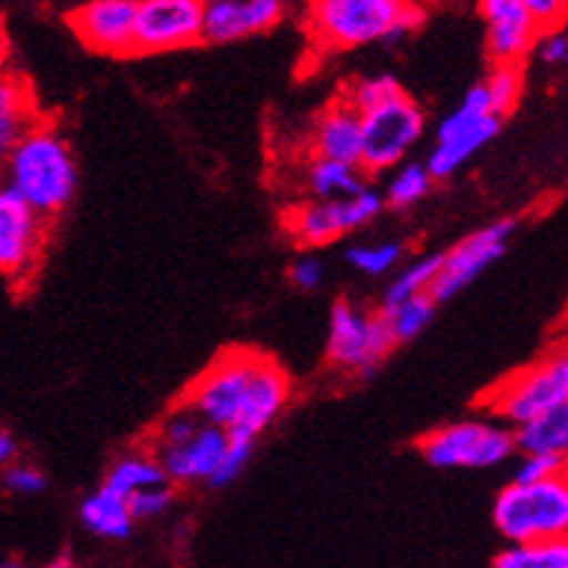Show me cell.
I'll return each instance as SVG.
<instances>
[{
    "instance_id": "cell-1",
    "label": "cell",
    "mask_w": 568,
    "mask_h": 568,
    "mask_svg": "<svg viewBox=\"0 0 568 568\" xmlns=\"http://www.w3.org/2000/svg\"><path fill=\"white\" fill-rule=\"evenodd\" d=\"M291 400V377L276 359L253 348H230L186 389V406L201 424L224 429L230 442L255 444Z\"/></svg>"
},
{
    "instance_id": "cell-2",
    "label": "cell",
    "mask_w": 568,
    "mask_h": 568,
    "mask_svg": "<svg viewBox=\"0 0 568 568\" xmlns=\"http://www.w3.org/2000/svg\"><path fill=\"white\" fill-rule=\"evenodd\" d=\"M75 186L79 172L73 149L50 120L32 128L0 165V189L44 221L68 210Z\"/></svg>"
},
{
    "instance_id": "cell-3",
    "label": "cell",
    "mask_w": 568,
    "mask_h": 568,
    "mask_svg": "<svg viewBox=\"0 0 568 568\" xmlns=\"http://www.w3.org/2000/svg\"><path fill=\"white\" fill-rule=\"evenodd\" d=\"M424 23V9L400 0H320L307 7V32L320 50L395 44Z\"/></svg>"
},
{
    "instance_id": "cell-4",
    "label": "cell",
    "mask_w": 568,
    "mask_h": 568,
    "mask_svg": "<svg viewBox=\"0 0 568 568\" xmlns=\"http://www.w3.org/2000/svg\"><path fill=\"white\" fill-rule=\"evenodd\" d=\"M494 525L510 546L566 539L568 479L562 476L537 485H505L494 501Z\"/></svg>"
},
{
    "instance_id": "cell-5",
    "label": "cell",
    "mask_w": 568,
    "mask_h": 568,
    "mask_svg": "<svg viewBox=\"0 0 568 568\" xmlns=\"http://www.w3.org/2000/svg\"><path fill=\"white\" fill-rule=\"evenodd\" d=\"M557 406H568L566 348H557L531 366L508 374L481 397V409L490 412V418L501 426H523Z\"/></svg>"
},
{
    "instance_id": "cell-6",
    "label": "cell",
    "mask_w": 568,
    "mask_h": 568,
    "mask_svg": "<svg viewBox=\"0 0 568 568\" xmlns=\"http://www.w3.org/2000/svg\"><path fill=\"white\" fill-rule=\"evenodd\" d=\"M420 456L442 470H481L514 456V429L494 418H464L426 433L418 442Z\"/></svg>"
},
{
    "instance_id": "cell-7",
    "label": "cell",
    "mask_w": 568,
    "mask_h": 568,
    "mask_svg": "<svg viewBox=\"0 0 568 568\" xmlns=\"http://www.w3.org/2000/svg\"><path fill=\"white\" fill-rule=\"evenodd\" d=\"M424 111L409 93L389 99L386 105L359 116V163L366 174L392 172L406 163V154L424 134Z\"/></svg>"
},
{
    "instance_id": "cell-8",
    "label": "cell",
    "mask_w": 568,
    "mask_h": 568,
    "mask_svg": "<svg viewBox=\"0 0 568 568\" xmlns=\"http://www.w3.org/2000/svg\"><path fill=\"white\" fill-rule=\"evenodd\" d=\"M499 131L501 120L494 116V111H490L485 88H481V84H473V88L464 93L462 102H458L456 111L449 113V116H444L442 125H438L435 145L424 163L429 178H433V183L435 180L453 178V174H456L473 154H479Z\"/></svg>"
},
{
    "instance_id": "cell-9",
    "label": "cell",
    "mask_w": 568,
    "mask_h": 568,
    "mask_svg": "<svg viewBox=\"0 0 568 568\" xmlns=\"http://www.w3.org/2000/svg\"><path fill=\"white\" fill-rule=\"evenodd\" d=\"M395 348L386 316L377 311L354 305L352 300H339L331 311L328 325V363L339 372L368 377Z\"/></svg>"
},
{
    "instance_id": "cell-10",
    "label": "cell",
    "mask_w": 568,
    "mask_h": 568,
    "mask_svg": "<svg viewBox=\"0 0 568 568\" xmlns=\"http://www.w3.org/2000/svg\"><path fill=\"white\" fill-rule=\"evenodd\" d=\"M383 197L377 189H363L348 201H307L284 212V230L300 247H325L381 215Z\"/></svg>"
},
{
    "instance_id": "cell-11",
    "label": "cell",
    "mask_w": 568,
    "mask_h": 568,
    "mask_svg": "<svg viewBox=\"0 0 568 568\" xmlns=\"http://www.w3.org/2000/svg\"><path fill=\"white\" fill-rule=\"evenodd\" d=\"M201 0H140L134 18V55H158L201 44Z\"/></svg>"
},
{
    "instance_id": "cell-12",
    "label": "cell",
    "mask_w": 568,
    "mask_h": 568,
    "mask_svg": "<svg viewBox=\"0 0 568 568\" xmlns=\"http://www.w3.org/2000/svg\"><path fill=\"white\" fill-rule=\"evenodd\" d=\"M514 230L516 221H496V224L481 226L464 241H458L449 253H442V270L429 287V300L442 305V302L453 300L456 293H462L467 284L476 282L508 250Z\"/></svg>"
},
{
    "instance_id": "cell-13",
    "label": "cell",
    "mask_w": 568,
    "mask_h": 568,
    "mask_svg": "<svg viewBox=\"0 0 568 568\" xmlns=\"http://www.w3.org/2000/svg\"><path fill=\"white\" fill-rule=\"evenodd\" d=\"M50 221L0 189V276L27 284L44 258Z\"/></svg>"
},
{
    "instance_id": "cell-14",
    "label": "cell",
    "mask_w": 568,
    "mask_h": 568,
    "mask_svg": "<svg viewBox=\"0 0 568 568\" xmlns=\"http://www.w3.org/2000/svg\"><path fill=\"white\" fill-rule=\"evenodd\" d=\"M136 0H90L68 16L70 30L88 50L102 55H134Z\"/></svg>"
},
{
    "instance_id": "cell-15",
    "label": "cell",
    "mask_w": 568,
    "mask_h": 568,
    "mask_svg": "<svg viewBox=\"0 0 568 568\" xmlns=\"http://www.w3.org/2000/svg\"><path fill=\"white\" fill-rule=\"evenodd\" d=\"M284 7L278 0H210L203 3L201 44H232L264 36L278 27Z\"/></svg>"
},
{
    "instance_id": "cell-16",
    "label": "cell",
    "mask_w": 568,
    "mask_h": 568,
    "mask_svg": "<svg viewBox=\"0 0 568 568\" xmlns=\"http://www.w3.org/2000/svg\"><path fill=\"white\" fill-rule=\"evenodd\" d=\"M481 18L487 30V53L494 64H523L537 44V23L525 0H485Z\"/></svg>"
},
{
    "instance_id": "cell-17",
    "label": "cell",
    "mask_w": 568,
    "mask_h": 568,
    "mask_svg": "<svg viewBox=\"0 0 568 568\" xmlns=\"http://www.w3.org/2000/svg\"><path fill=\"white\" fill-rule=\"evenodd\" d=\"M226 447H230V438H226L224 429L201 424L189 442L178 444V447L160 449V453H151V456L158 458L165 473V481L172 487L195 485V481H206L210 485L217 464L224 458Z\"/></svg>"
},
{
    "instance_id": "cell-18",
    "label": "cell",
    "mask_w": 568,
    "mask_h": 568,
    "mask_svg": "<svg viewBox=\"0 0 568 568\" xmlns=\"http://www.w3.org/2000/svg\"><path fill=\"white\" fill-rule=\"evenodd\" d=\"M44 120L30 79L16 70L0 73V165L7 163L18 142Z\"/></svg>"
},
{
    "instance_id": "cell-19",
    "label": "cell",
    "mask_w": 568,
    "mask_h": 568,
    "mask_svg": "<svg viewBox=\"0 0 568 568\" xmlns=\"http://www.w3.org/2000/svg\"><path fill=\"white\" fill-rule=\"evenodd\" d=\"M311 154L314 160H331V163H359V116L343 99H334L316 116L311 131Z\"/></svg>"
},
{
    "instance_id": "cell-20",
    "label": "cell",
    "mask_w": 568,
    "mask_h": 568,
    "mask_svg": "<svg viewBox=\"0 0 568 568\" xmlns=\"http://www.w3.org/2000/svg\"><path fill=\"white\" fill-rule=\"evenodd\" d=\"M514 447L523 456H566L568 453V406L539 415L514 429Z\"/></svg>"
},
{
    "instance_id": "cell-21",
    "label": "cell",
    "mask_w": 568,
    "mask_h": 568,
    "mask_svg": "<svg viewBox=\"0 0 568 568\" xmlns=\"http://www.w3.org/2000/svg\"><path fill=\"white\" fill-rule=\"evenodd\" d=\"M79 519L90 534L102 539H125L134 528V516L128 510V499L111 494L108 487H99L79 508Z\"/></svg>"
},
{
    "instance_id": "cell-22",
    "label": "cell",
    "mask_w": 568,
    "mask_h": 568,
    "mask_svg": "<svg viewBox=\"0 0 568 568\" xmlns=\"http://www.w3.org/2000/svg\"><path fill=\"white\" fill-rule=\"evenodd\" d=\"M158 485H169V481H165V473L158 458L145 449V453H128L120 462H113L102 487H108L111 494L122 496V499H131L140 490Z\"/></svg>"
},
{
    "instance_id": "cell-23",
    "label": "cell",
    "mask_w": 568,
    "mask_h": 568,
    "mask_svg": "<svg viewBox=\"0 0 568 568\" xmlns=\"http://www.w3.org/2000/svg\"><path fill=\"white\" fill-rule=\"evenodd\" d=\"M307 189L314 201H348L366 189V180L357 165L331 163V160H311L307 165Z\"/></svg>"
},
{
    "instance_id": "cell-24",
    "label": "cell",
    "mask_w": 568,
    "mask_h": 568,
    "mask_svg": "<svg viewBox=\"0 0 568 568\" xmlns=\"http://www.w3.org/2000/svg\"><path fill=\"white\" fill-rule=\"evenodd\" d=\"M433 189V178L426 172V165L412 160V163H400L397 169H392L389 180H386V189L381 192L383 206H392V210H409L415 203L424 201Z\"/></svg>"
},
{
    "instance_id": "cell-25",
    "label": "cell",
    "mask_w": 568,
    "mask_h": 568,
    "mask_svg": "<svg viewBox=\"0 0 568 568\" xmlns=\"http://www.w3.org/2000/svg\"><path fill=\"white\" fill-rule=\"evenodd\" d=\"M438 270H442V253L424 255V258H418V262L409 264L406 270H400L395 282L386 287L381 311H389V307L400 305V302L418 300V296H429V287H433Z\"/></svg>"
},
{
    "instance_id": "cell-26",
    "label": "cell",
    "mask_w": 568,
    "mask_h": 568,
    "mask_svg": "<svg viewBox=\"0 0 568 568\" xmlns=\"http://www.w3.org/2000/svg\"><path fill=\"white\" fill-rule=\"evenodd\" d=\"M494 568H568V539L508 546L496 557Z\"/></svg>"
},
{
    "instance_id": "cell-27",
    "label": "cell",
    "mask_w": 568,
    "mask_h": 568,
    "mask_svg": "<svg viewBox=\"0 0 568 568\" xmlns=\"http://www.w3.org/2000/svg\"><path fill=\"white\" fill-rule=\"evenodd\" d=\"M479 84L485 88L494 116L505 120V116L519 105V99H523L525 68L523 64H494L485 82Z\"/></svg>"
},
{
    "instance_id": "cell-28",
    "label": "cell",
    "mask_w": 568,
    "mask_h": 568,
    "mask_svg": "<svg viewBox=\"0 0 568 568\" xmlns=\"http://www.w3.org/2000/svg\"><path fill=\"white\" fill-rule=\"evenodd\" d=\"M386 316V325L392 331V339L397 343H409L420 334V331L433 322L435 302L429 296H418V300L400 302V305L389 307V311H381Z\"/></svg>"
},
{
    "instance_id": "cell-29",
    "label": "cell",
    "mask_w": 568,
    "mask_h": 568,
    "mask_svg": "<svg viewBox=\"0 0 568 568\" xmlns=\"http://www.w3.org/2000/svg\"><path fill=\"white\" fill-rule=\"evenodd\" d=\"M400 93H404V88H400V82H397L395 75H372V79H357V82L348 84L339 99H343L345 105L352 108L357 116H363V113L386 105L389 99L400 97Z\"/></svg>"
},
{
    "instance_id": "cell-30",
    "label": "cell",
    "mask_w": 568,
    "mask_h": 568,
    "mask_svg": "<svg viewBox=\"0 0 568 568\" xmlns=\"http://www.w3.org/2000/svg\"><path fill=\"white\" fill-rule=\"evenodd\" d=\"M348 264L366 276H383L400 264L404 258V247L397 241H383V244H357L345 253Z\"/></svg>"
},
{
    "instance_id": "cell-31",
    "label": "cell",
    "mask_w": 568,
    "mask_h": 568,
    "mask_svg": "<svg viewBox=\"0 0 568 568\" xmlns=\"http://www.w3.org/2000/svg\"><path fill=\"white\" fill-rule=\"evenodd\" d=\"M197 426H201V420H197L186 406L178 404L163 420H160L154 435H151L149 453H160V449L178 447V444L189 442V438L197 433Z\"/></svg>"
},
{
    "instance_id": "cell-32",
    "label": "cell",
    "mask_w": 568,
    "mask_h": 568,
    "mask_svg": "<svg viewBox=\"0 0 568 568\" xmlns=\"http://www.w3.org/2000/svg\"><path fill=\"white\" fill-rule=\"evenodd\" d=\"M566 476V456H523L514 473L519 485H537V481L562 479Z\"/></svg>"
},
{
    "instance_id": "cell-33",
    "label": "cell",
    "mask_w": 568,
    "mask_h": 568,
    "mask_svg": "<svg viewBox=\"0 0 568 568\" xmlns=\"http://www.w3.org/2000/svg\"><path fill=\"white\" fill-rule=\"evenodd\" d=\"M174 501V487L172 485H158L149 487V490H140L128 499V510L136 519H158L165 510L172 508Z\"/></svg>"
},
{
    "instance_id": "cell-34",
    "label": "cell",
    "mask_w": 568,
    "mask_h": 568,
    "mask_svg": "<svg viewBox=\"0 0 568 568\" xmlns=\"http://www.w3.org/2000/svg\"><path fill=\"white\" fill-rule=\"evenodd\" d=\"M0 479H3V487H7L9 494L16 496H36L41 494L47 487V476L32 464H9L7 470L0 473Z\"/></svg>"
},
{
    "instance_id": "cell-35",
    "label": "cell",
    "mask_w": 568,
    "mask_h": 568,
    "mask_svg": "<svg viewBox=\"0 0 568 568\" xmlns=\"http://www.w3.org/2000/svg\"><path fill=\"white\" fill-rule=\"evenodd\" d=\"M531 55L539 61V64H546V68H562V64L568 61V32H566V27H557V30L539 32Z\"/></svg>"
},
{
    "instance_id": "cell-36",
    "label": "cell",
    "mask_w": 568,
    "mask_h": 568,
    "mask_svg": "<svg viewBox=\"0 0 568 568\" xmlns=\"http://www.w3.org/2000/svg\"><path fill=\"white\" fill-rule=\"evenodd\" d=\"M250 456H253V444L230 442V447H226L224 458H221V464H217L215 476H212V479H210V487L232 485V481H235L241 476V470L247 467Z\"/></svg>"
},
{
    "instance_id": "cell-37",
    "label": "cell",
    "mask_w": 568,
    "mask_h": 568,
    "mask_svg": "<svg viewBox=\"0 0 568 568\" xmlns=\"http://www.w3.org/2000/svg\"><path fill=\"white\" fill-rule=\"evenodd\" d=\"M525 9L539 32L566 27V3L560 0H525Z\"/></svg>"
},
{
    "instance_id": "cell-38",
    "label": "cell",
    "mask_w": 568,
    "mask_h": 568,
    "mask_svg": "<svg viewBox=\"0 0 568 568\" xmlns=\"http://www.w3.org/2000/svg\"><path fill=\"white\" fill-rule=\"evenodd\" d=\"M287 276H291V282L296 284L300 291H316L322 284V278H325V267H322V262L316 255H300V258L291 264V270H287Z\"/></svg>"
},
{
    "instance_id": "cell-39",
    "label": "cell",
    "mask_w": 568,
    "mask_h": 568,
    "mask_svg": "<svg viewBox=\"0 0 568 568\" xmlns=\"http://www.w3.org/2000/svg\"><path fill=\"white\" fill-rule=\"evenodd\" d=\"M16 449H18L16 438L0 429V473L7 470L9 464L16 462Z\"/></svg>"
},
{
    "instance_id": "cell-40",
    "label": "cell",
    "mask_w": 568,
    "mask_h": 568,
    "mask_svg": "<svg viewBox=\"0 0 568 568\" xmlns=\"http://www.w3.org/2000/svg\"><path fill=\"white\" fill-rule=\"evenodd\" d=\"M9 61H12V41H9V32L0 21V73H7Z\"/></svg>"
},
{
    "instance_id": "cell-41",
    "label": "cell",
    "mask_w": 568,
    "mask_h": 568,
    "mask_svg": "<svg viewBox=\"0 0 568 568\" xmlns=\"http://www.w3.org/2000/svg\"><path fill=\"white\" fill-rule=\"evenodd\" d=\"M41 568H75V562H73V557L64 551V554H59V557H53V560L47 562V566H41Z\"/></svg>"
},
{
    "instance_id": "cell-42",
    "label": "cell",
    "mask_w": 568,
    "mask_h": 568,
    "mask_svg": "<svg viewBox=\"0 0 568 568\" xmlns=\"http://www.w3.org/2000/svg\"><path fill=\"white\" fill-rule=\"evenodd\" d=\"M0 568H21L18 562H0Z\"/></svg>"
}]
</instances>
